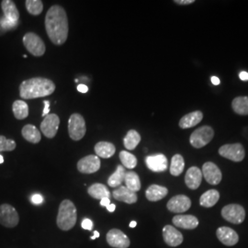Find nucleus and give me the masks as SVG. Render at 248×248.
<instances>
[{
	"label": "nucleus",
	"instance_id": "obj_1",
	"mask_svg": "<svg viewBox=\"0 0 248 248\" xmlns=\"http://www.w3.org/2000/svg\"><path fill=\"white\" fill-rule=\"evenodd\" d=\"M45 29L53 45H62L68 36V18L61 6L54 5L46 13Z\"/></svg>",
	"mask_w": 248,
	"mask_h": 248
},
{
	"label": "nucleus",
	"instance_id": "obj_2",
	"mask_svg": "<svg viewBox=\"0 0 248 248\" xmlns=\"http://www.w3.org/2000/svg\"><path fill=\"white\" fill-rule=\"evenodd\" d=\"M54 90L55 85L52 80L45 78H33L20 84L19 95L24 99H33L50 96Z\"/></svg>",
	"mask_w": 248,
	"mask_h": 248
},
{
	"label": "nucleus",
	"instance_id": "obj_3",
	"mask_svg": "<svg viewBox=\"0 0 248 248\" xmlns=\"http://www.w3.org/2000/svg\"><path fill=\"white\" fill-rule=\"evenodd\" d=\"M78 213L75 204L69 200H64L60 203L57 214V226L62 231L73 229L77 223Z\"/></svg>",
	"mask_w": 248,
	"mask_h": 248
},
{
	"label": "nucleus",
	"instance_id": "obj_4",
	"mask_svg": "<svg viewBox=\"0 0 248 248\" xmlns=\"http://www.w3.org/2000/svg\"><path fill=\"white\" fill-rule=\"evenodd\" d=\"M214 136L213 129L211 126H202L195 130L189 137L190 144L195 148H202L212 142Z\"/></svg>",
	"mask_w": 248,
	"mask_h": 248
},
{
	"label": "nucleus",
	"instance_id": "obj_5",
	"mask_svg": "<svg viewBox=\"0 0 248 248\" xmlns=\"http://www.w3.org/2000/svg\"><path fill=\"white\" fill-rule=\"evenodd\" d=\"M86 132V122L83 116L78 113L72 114L68 121V133L72 140L79 141L85 136Z\"/></svg>",
	"mask_w": 248,
	"mask_h": 248
},
{
	"label": "nucleus",
	"instance_id": "obj_6",
	"mask_svg": "<svg viewBox=\"0 0 248 248\" xmlns=\"http://www.w3.org/2000/svg\"><path fill=\"white\" fill-rule=\"evenodd\" d=\"M222 218L232 224H241L246 219V210L239 204H228L222 209Z\"/></svg>",
	"mask_w": 248,
	"mask_h": 248
},
{
	"label": "nucleus",
	"instance_id": "obj_7",
	"mask_svg": "<svg viewBox=\"0 0 248 248\" xmlns=\"http://www.w3.org/2000/svg\"><path fill=\"white\" fill-rule=\"evenodd\" d=\"M19 222L18 213L10 204L0 205V224L7 228H14Z\"/></svg>",
	"mask_w": 248,
	"mask_h": 248
},
{
	"label": "nucleus",
	"instance_id": "obj_8",
	"mask_svg": "<svg viewBox=\"0 0 248 248\" xmlns=\"http://www.w3.org/2000/svg\"><path fill=\"white\" fill-rule=\"evenodd\" d=\"M23 45L33 56L44 55L46 50L44 41L33 32H28L23 37Z\"/></svg>",
	"mask_w": 248,
	"mask_h": 248
},
{
	"label": "nucleus",
	"instance_id": "obj_9",
	"mask_svg": "<svg viewBox=\"0 0 248 248\" xmlns=\"http://www.w3.org/2000/svg\"><path fill=\"white\" fill-rule=\"evenodd\" d=\"M219 155L233 162H241L246 156L245 148L241 143L224 144L219 149Z\"/></svg>",
	"mask_w": 248,
	"mask_h": 248
},
{
	"label": "nucleus",
	"instance_id": "obj_10",
	"mask_svg": "<svg viewBox=\"0 0 248 248\" xmlns=\"http://www.w3.org/2000/svg\"><path fill=\"white\" fill-rule=\"evenodd\" d=\"M107 243L113 248H128L131 245L129 237L123 231L111 229L107 232Z\"/></svg>",
	"mask_w": 248,
	"mask_h": 248
},
{
	"label": "nucleus",
	"instance_id": "obj_11",
	"mask_svg": "<svg viewBox=\"0 0 248 248\" xmlns=\"http://www.w3.org/2000/svg\"><path fill=\"white\" fill-rule=\"evenodd\" d=\"M202 176L209 184L216 186L221 183L222 178V172L213 162H206L202 166Z\"/></svg>",
	"mask_w": 248,
	"mask_h": 248
},
{
	"label": "nucleus",
	"instance_id": "obj_12",
	"mask_svg": "<svg viewBox=\"0 0 248 248\" xmlns=\"http://www.w3.org/2000/svg\"><path fill=\"white\" fill-rule=\"evenodd\" d=\"M191 207V201L186 195H177L171 198L167 204L169 212L174 213H186Z\"/></svg>",
	"mask_w": 248,
	"mask_h": 248
},
{
	"label": "nucleus",
	"instance_id": "obj_13",
	"mask_svg": "<svg viewBox=\"0 0 248 248\" xmlns=\"http://www.w3.org/2000/svg\"><path fill=\"white\" fill-rule=\"evenodd\" d=\"M100 169V159L97 155H90L83 157L78 163V169L83 174H93Z\"/></svg>",
	"mask_w": 248,
	"mask_h": 248
},
{
	"label": "nucleus",
	"instance_id": "obj_14",
	"mask_svg": "<svg viewBox=\"0 0 248 248\" xmlns=\"http://www.w3.org/2000/svg\"><path fill=\"white\" fill-rule=\"evenodd\" d=\"M60 119L56 114H49L46 116L41 124V131L47 138H53L59 128Z\"/></svg>",
	"mask_w": 248,
	"mask_h": 248
},
{
	"label": "nucleus",
	"instance_id": "obj_15",
	"mask_svg": "<svg viewBox=\"0 0 248 248\" xmlns=\"http://www.w3.org/2000/svg\"><path fill=\"white\" fill-rule=\"evenodd\" d=\"M216 236L226 247H233L239 242L238 233L227 226L219 227L216 231Z\"/></svg>",
	"mask_w": 248,
	"mask_h": 248
},
{
	"label": "nucleus",
	"instance_id": "obj_16",
	"mask_svg": "<svg viewBox=\"0 0 248 248\" xmlns=\"http://www.w3.org/2000/svg\"><path fill=\"white\" fill-rule=\"evenodd\" d=\"M163 238L165 243L171 248H177L183 243L182 233L172 225H166L163 228Z\"/></svg>",
	"mask_w": 248,
	"mask_h": 248
},
{
	"label": "nucleus",
	"instance_id": "obj_17",
	"mask_svg": "<svg viewBox=\"0 0 248 248\" xmlns=\"http://www.w3.org/2000/svg\"><path fill=\"white\" fill-rule=\"evenodd\" d=\"M145 163L147 168L153 172H164L168 169V158L166 155L158 154L149 155L145 158Z\"/></svg>",
	"mask_w": 248,
	"mask_h": 248
},
{
	"label": "nucleus",
	"instance_id": "obj_18",
	"mask_svg": "<svg viewBox=\"0 0 248 248\" xmlns=\"http://www.w3.org/2000/svg\"><path fill=\"white\" fill-rule=\"evenodd\" d=\"M172 222L176 227L185 230H194L199 226V220L194 215H176Z\"/></svg>",
	"mask_w": 248,
	"mask_h": 248
},
{
	"label": "nucleus",
	"instance_id": "obj_19",
	"mask_svg": "<svg viewBox=\"0 0 248 248\" xmlns=\"http://www.w3.org/2000/svg\"><path fill=\"white\" fill-rule=\"evenodd\" d=\"M202 172L197 167H191L186 171L185 183L189 189H197L202 181Z\"/></svg>",
	"mask_w": 248,
	"mask_h": 248
},
{
	"label": "nucleus",
	"instance_id": "obj_20",
	"mask_svg": "<svg viewBox=\"0 0 248 248\" xmlns=\"http://www.w3.org/2000/svg\"><path fill=\"white\" fill-rule=\"evenodd\" d=\"M112 196L117 201L127 204L135 203L138 200V197L135 192L124 186H119L118 188H116L112 192Z\"/></svg>",
	"mask_w": 248,
	"mask_h": 248
},
{
	"label": "nucleus",
	"instance_id": "obj_21",
	"mask_svg": "<svg viewBox=\"0 0 248 248\" xmlns=\"http://www.w3.org/2000/svg\"><path fill=\"white\" fill-rule=\"evenodd\" d=\"M169 194V189L166 186L151 185L145 191V197L149 202H158Z\"/></svg>",
	"mask_w": 248,
	"mask_h": 248
},
{
	"label": "nucleus",
	"instance_id": "obj_22",
	"mask_svg": "<svg viewBox=\"0 0 248 248\" xmlns=\"http://www.w3.org/2000/svg\"><path fill=\"white\" fill-rule=\"evenodd\" d=\"M203 119V114L200 110H196L183 116L179 121V127L181 129H188L200 124Z\"/></svg>",
	"mask_w": 248,
	"mask_h": 248
},
{
	"label": "nucleus",
	"instance_id": "obj_23",
	"mask_svg": "<svg viewBox=\"0 0 248 248\" xmlns=\"http://www.w3.org/2000/svg\"><path fill=\"white\" fill-rule=\"evenodd\" d=\"M1 8L3 10V13L5 15V18L10 21L18 23L19 18V12L14 3V1L11 0H3L1 2Z\"/></svg>",
	"mask_w": 248,
	"mask_h": 248
},
{
	"label": "nucleus",
	"instance_id": "obj_24",
	"mask_svg": "<svg viewBox=\"0 0 248 248\" xmlns=\"http://www.w3.org/2000/svg\"><path fill=\"white\" fill-rule=\"evenodd\" d=\"M220 193L216 189H210L206 191L200 199V204L204 208H212L219 202Z\"/></svg>",
	"mask_w": 248,
	"mask_h": 248
},
{
	"label": "nucleus",
	"instance_id": "obj_25",
	"mask_svg": "<svg viewBox=\"0 0 248 248\" xmlns=\"http://www.w3.org/2000/svg\"><path fill=\"white\" fill-rule=\"evenodd\" d=\"M95 152L98 157L109 158L115 154V146L111 142H98L95 145Z\"/></svg>",
	"mask_w": 248,
	"mask_h": 248
},
{
	"label": "nucleus",
	"instance_id": "obj_26",
	"mask_svg": "<svg viewBox=\"0 0 248 248\" xmlns=\"http://www.w3.org/2000/svg\"><path fill=\"white\" fill-rule=\"evenodd\" d=\"M21 133H22L23 138L28 142H31V143H38V142H41V139H42L41 133L34 125L27 124L22 128Z\"/></svg>",
	"mask_w": 248,
	"mask_h": 248
},
{
	"label": "nucleus",
	"instance_id": "obj_27",
	"mask_svg": "<svg viewBox=\"0 0 248 248\" xmlns=\"http://www.w3.org/2000/svg\"><path fill=\"white\" fill-rule=\"evenodd\" d=\"M88 193L92 198L101 201L102 199L110 197V192L107 188V186L100 183H95L92 186H90L88 189Z\"/></svg>",
	"mask_w": 248,
	"mask_h": 248
},
{
	"label": "nucleus",
	"instance_id": "obj_28",
	"mask_svg": "<svg viewBox=\"0 0 248 248\" xmlns=\"http://www.w3.org/2000/svg\"><path fill=\"white\" fill-rule=\"evenodd\" d=\"M124 182L126 184L125 186L128 187L130 190H132V191L135 192V193L141 189L140 177L133 171L126 172Z\"/></svg>",
	"mask_w": 248,
	"mask_h": 248
},
{
	"label": "nucleus",
	"instance_id": "obj_29",
	"mask_svg": "<svg viewBox=\"0 0 248 248\" xmlns=\"http://www.w3.org/2000/svg\"><path fill=\"white\" fill-rule=\"evenodd\" d=\"M185 168V161L181 155H175L172 160H171V165H170V174L174 177H178L182 174Z\"/></svg>",
	"mask_w": 248,
	"mask_h": 248
},
{
	"label": "nucleus",
	"instance_id": "obj_30",
	"mask_svg": "<svg viewBox=\"0 0 248 248\" xmlns=\"http://www.w3.org/2000/svg\"><path fill=\"white\" fill-rule=\"evenodd\" d=\"M141 142V136L135 130H131L124 137V146L128 150H133L137 147V145Z\"/></svg>",
	"mask_w": 248,
	"mask_h": 248
},
{
	"label": "nucleus",
	"instance_id": "obj_31",
	"mask_svg": "<svg viewBox=\"0 0 248 248\" xmlns=\"http://www.w3.org/2000/svg\"><path fill=\"white\" fill-rule=\"evenodd\" d=\"M126 175V171L123 166H118L115 172L108 177V184L111 187H118L122 186V183L124 181Z\"/></svg>",
	"mask_w": 248,
	"mask_h": 248
},
{
	"label": "nucleus",
	"instance_id": "obj_32",
	"mask_svg": "<svg viewBox=\"0 0 248 248\" xmlns=\"http://www.w3.org/2000/svg\"><path fill=\"white\" fill-rule=\"evenodd\" d=\"M233 111L239 115H248V97H237L232 102Z\"/></svg>",
	"mask_w": 248,
	"mask_h": 248
},
{
	"label": "nucleus",
	"instance_id": "obj_33",
	"mask_svg": "<svg viewBox=\"0 0 248 248\" xmlns=\"http://www.w3.org/2000/svg\"><path fill=\"white\" fill-rule=\"evenodd\" d=\"M12 110L18 120H24L29 116V107L23 100H16L12 105Z\"/></svg>",
	"mask_w": 248,
	"mask_h": 248
},
{
	"label": "nucleus",
	"instance_id": "obj_34",
	"mask_svg": "<svg viewBox=\"0 0 248 248\" xmlns=\"http://www.w3.org/2000/svg\"><path fill=\"white\" fill-rule=\"evenodd\" d=\"M120 159L122 161L124 168L126 169H133L137 166L136 156L127 151H122L120 153Z\"/></svg>",
	"mask_w": 248,
	"mask_h": 248
},
{
	"label": "nucleus",
	"instance_id": "obj_35",
	"mask_svg": "<svg viewBox=\"0 0 248 248\" xmlns=\"http://www.w3.org/2000/svg\"><path fill=\"white\" fill-rule=\"evenodd\" d=\"M27 10L31 15H40L44 10V4L41 0H27L25 2Z\"/></svg>",
	"mask_w": 248,
	"mask_h": 248
},
{
	"label": "nucleus",
	"instance_id": "obj_36",
	"mask_svg": "<svg viewBox=\"0 0 248 248\" xmlns=\"http://www.w3.org/2000/svg\"><path fill=\"white\" fill-rule=\"evenodd\" d=\"M16 148V142L0 135V152H10Z\"/></svg>",
	"mask_w": 248,
	"mask_h": 248
},
{
	"label": "nucleus",
	"instance_id": "obj_37",
	"mask_svg": "<svg viewBox=\"0 0 248 248\" xmlns=\"http://www.w3.org/2000/svg\"><path fill=\"white\" fill-rule=\"evenodd\" d=\"M17 25H18V23L13 22V21H10V20L7 19L6 18H1V19H0V27H1L3 30L14 29V28H16Z\"/></svg>",
	"mask_w": 248,
	"mask_h": 248
},
{
	"label": "nucleus",
	"instance_id": "obj_38",
	"mask_svg": "<svg viewBox=\"0 0 248 248\" xmlns=\"http://www.w3.org/2000/svg\"><path fill=\"white\" fill-rule=\"evenodd\" d=\"M81 226H82V228L83 229H85V230L91 231L93 229V222L90 220V219H84L83 220V222H82V224H81Z\"/></svg>",
	"mask_w": 248,
	"mask_h": 248
},
{
	"label": "nucleus",
	"instance_id": "obj_39",
	"mask_svg": "<svg viewBox=\"0 0 248 248\" xmlns=\"http://www.w3.org/2000/svg\"><path fill=\"white\" fill-rule=\"evenodd\" d=\"M31 202H32V203L35 204V205H39V204L43 203L44 198H43V196L40 195V194H34L31 197Z\"/></svg>",
	"mask_w": 248,
	"mask_h": 248
},
{
	"label": "nucleus",
	"instance_id": "obj_40",
	"mask_svg": "<svg viewBox=\"0 0 248 248\" xmlns=\"http://www.w3.org/2000/svg\"><path fill=\"white\" fill-rule=\"evenodd\" d=\"M45 103V108H44V111H43V117H46L47 115H49V112H50V102L48 100H45L44 101Z\"/></svg>",
	"mask_w": 248,
	"mask_h": 248
},
{
	"label": "nucleus",
	"instance_id": "obj_41",
	"mask_svg": "<svg viewBox=\"0 0 248 248\" xmlns=\"http://www.w3.org/2000/svg\"><path fill=\"white\" fill-rule=\"evenodd\" d=\"M195 2V0H176L175 3L178 5H190L193 4Z\"/></svg>",
	"mask_w": 248,
	"mask_h": 248
},
{
	"label": "nucleus",
	"instance_id": "obj_42",
	"mask_svg": "<svg viewBox=\"0 0 248 248\" xmlns=\"http://www.w3.org/2000/svg\"><path fill=\"white\" fill-rule=\"evenodd\" d=\"M78 90L79 91L80 93H87L89 91V88L85 84H80L78 86Z\"/></svg>",
	"mask_w": 248,
	"mask_h": 248
},
{
	"label": "nucleus",
	"instance_id": "obj_43",
	"mask_svg": "<svg viewBox=\"0 0 248 248\" xmlns=\"http://www.w3.org/2000/svg\"><path fill=\"white\" fill-rule=\"evenodd\" d=\"M110 200L108 198H105V199H102L100 201V205L103 206V207H108L110 205Z\"/></svg>",
	"mask_w": 248,
	"mask_h": 248
},
{
	"label": "nucleus",
	"instance_id": "obj_44",
	"mask_svg": "<svg viewBox=\"0 0 248 248\" xmlns=\"http://www.w3.org/2000/svg\"><path fill=\"white\" fill-rule=\"evenodd\" d=\"M240 79L243 81H248V72H241L239 75Z\"/></svg>",
	"mask_w": 248,
	"mask_h": 248
},
{
	"label": "nucleus",
	"instance_id": "obj_45",
	"mask_svg": "<svg viewBox=\"0 0 248 248\" xmlns=\"http://www.w3.org/2000/svg\"><path fill=\"white\" fill-rule=\"evenodd\" d=\"M211 80H212V83H213V85H215V86H218L221 83L219 78H217V77H212Z\"/></svg>",
	"mask_w": 248,
	"mask_h": 248
},
{
	"label": "nucleus",
	"instance_id": "obj_46",
	"mask_svg": "<svg viewBox=\"0 0 248 248\" xmlns=\"http://www.w3.org/2000/svg\"><path fill=\"white\" fill-rule=\"evenodd\" d=\"M116 205L115 204H110L108 207H107V210L109 212V213H113L115 211Z\"/></svg>",
	"mask_w": 248,
	"mask_h": 248
},
{
	"label": "nucleus",
	"instance_id": "obj_47",
	"mask_svg": "<svg viewBox=\"0 0 248 248\" xmlns=\"http://www.w3.org/2000/svg\"><path fill=\"white\" fill-rule=\"evenodd\" d=\"M99 235L100 234H99L98 231H94V234H93V236H91V240H95L96 238H98Z\"/></svg>",
	"mask_w": 248,
	"mask_h": 248
},
{
	"label": "nucleus",
	"instance_id": "obj_48",
	"mask_svg": "<svg viewBox=\"0 0 248 248\" xmlns=\"http://www.w3.org/2000/svg\"><path fill=\"white\" fill-rule=\"evenodd\" d=\"M136 225H137V222H135V221H133V222H130V227L131 228H134V227H136Z\"/></svg>",
	"mask_w": 248,
	"mask_h": 248
},
{
	"label": "nucleus",
	"instance_id": "obj_49",
	"mask_svg": "<svg viewBox=\"0 0 248 248\" xmlns=\"http://www.w3.org/2000/svg\"><path fill=\"white\" fill-rule=\"evenodd\" d=\"M4 163V157L0 155V164H3Z\"/></svg>",
	"mask_w": 248,
	"mask_h": 248
},
{
	"label": "nucleus",
	"instance_id": "obj_50",
	"mask_svg": "<svg viewBox=\"0 0 248 248\" xmlns=\"http://www.w3.org/2000/svg\"><path fill=\"white\" fill-rule=\"evenodd\" d=\"M2 31H3V29L0 27V32H2Z\"/></svg>",
	"mask_w": 248,
	"mask_h": 248
}]
</instances>
